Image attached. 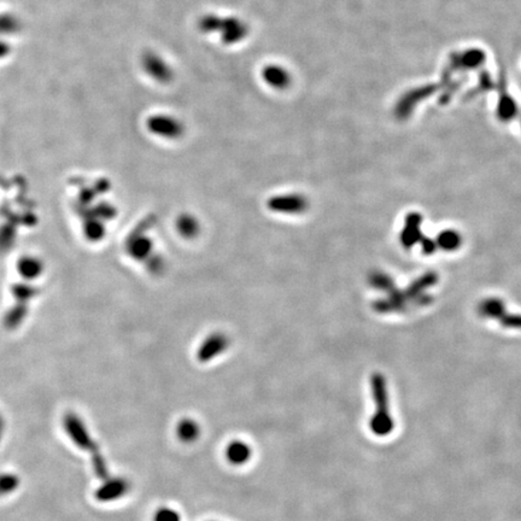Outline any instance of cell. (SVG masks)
<instances>
[{
    "label": "cell",
    "instance_id": "cell-1",
    "mask_svg": "<svg viewBox=\"0 0 521 521\" xmlns=\"http://www.w3.org/2000/svg\"><path fill=\"white\" fill-rule=\"evenodd\" d=\"M372 395L376 412L369 421V427L376 436L386 437L393 431L395 422L390 412L388 383L381 373H374L371 378Z\"/></svg>",
    "mask_w": 521,
    "mask_h": 521
},
{
    "label": "cell",
    "instance_id": "cell-2",
    "mask_svg": "<svg viewBox=\"0 0 521 521\" xmlns=\"http://www.w3.org/2000/svg\"><path fill=\"white\" fill-rule=\"evenodd\" d=\"M198 29L204 34L218 33L223 44L235 45L244 40L249 34V27L238 17H221L208 13L198 21Z\"/></svg>",
    "mask_w": 521,
    "mask_h": 521
},
{
    "label": "cell",
    "instance_id": "cell-3",
    "mask_svg": "<svg viewBox=\"0 0 521 521\" xmlns=\"http://www.w3.org/2000/svg\"><path fill=\"white\" fill-rule=\"evenodd\" d=\"M63 428L69 439L80 450L94 454L99 450V445L94 442L85 421L77 413L68 412L63 418Z\"/></svg>",
    "mask_w": 521,
    "mask_h": 521
},
{
    "label": "cell",
    "instance_id": "cell-4",
    "mask_svg": "<svg viewBox=\"0 0 521 521\" xmlns=\"http://www.w3.org/2000/svg\"><path fill=\"white\" fill-rule=\"evenodd\" d=\"M449 74L445 73V79H443L441 84H437V85H428L421 86L418 89H413L408 92L402 96V97L397 101L396 106H395V118L400 121H404V120H408L412 115L413 111L415 109L416 106L420 103L421 101H424L425 98H427L431 94H436L439 89H443L445 85V82L449 80Z\"/></svg>",
    "mask_w": 521,
    "mask_h": 521
},
{
    "label": "cell",
    "instance_id": "cell-5",
    "mask_svg": "<svg viewBox=\"0 0 521 521\" xmlns=\"http://www.w3.org/2000/svg\"><path fill=\"white\" fill-rule=\"evenodd\" d=\"M130 489V483L125 478L109 477L98 486L97 490L94 491V497L101 503H110L125 496Z\"/></svg>",
    "mask_w": 521,
    "mask_h": 521
},
{
    "label": "cell",
    "instance_id": "cell-6",
    "mask_svg": "<svg viewBox=\"0 0 521 521\" xmlns=\"http://www.w3.org/2000/svg\"><path fill=\"white\" fill-rule=\"evenodd\" d=\"M485 61H486V55L483 50L469 49L452 55L449 60L448 68L454 72H466V70L481 68Z\"/></svg>",
    "mask_w": 521,
    "mask_h": 521
},
{
    "label": "cell",
    "instance_id": "cell-7",
    "mask_svg": "<svg viewBox=\"0 0 521 521\" xmlns=\"http://www.w3.org/2000/svg\"><path fill=\"white\" fill-rule=\"evenodd\" d=\"M268 208L283 214H302L308 209V201L302 194L275 196L268 201Z\"/></svg>",
    "mask_w": 521,
    "mask_h": 521
},
{
    "label": "cell",
    "instance_id": "cell-8",
    "mask_svg": "<svg viewBox=\"0 0 521 521\" xmlns=\"http://www.w3.org/2000/svg\"><path fill=\"white\" fill-rule=\"evenodd\" d=\"M421 223H422V216L419 213H410L407 215V218H404L403 228L400 235L402 247L410 249L415 245L416 242H420L421 237H422Z\"/></svg>",
    "mask_w": 521,
    "mask_h": 521
},
{
    "label": "cell",
    "instance_id": "cell-9",
    "mask_svg": "<svg viewBox=\"0 0 521 521\" xmlns=\"http://www.w3.org/2000/svg\"><path fill=\"white\" fill-rule=\"evenodd\" d=\"M149 125L154 133L168 139H178L185 132V127L181 122L169 116H156L151 118Z\"/></svg>",
    "mask_w": 521,
    "mask_h": 521
},
{
    "label": "cell",
    "instance_id": "cell-10",
    "mask_svg": "<svg viewBox=\"0 0 521 521\" xmlns=\"http://www.w3.org/2000/svg\"><path fill=\"white\" fill-rule=\"evenodd\" d=\"M409 303L408 298L405 297L403 290L395 288L388 292V297L379 299L373 303V309L381 313V314H390V313H400L405 310L407 304Z\"/></svg>",
    "mask_w": 521,
    "mask_h": 521
},
{
    "label": "cell",
    "instance_id": "cell-11",
    "mask_svg": "<svg viewBox=\"0 0 521 521\" xmlns=\"http://www.w3.org/2000/svg\"><path fill=\"white\" fill-rule=\"evenodd\" d=\"M227 347H228V340H227L226 335H223V333L211 335L199 347L198 354H197L198 360L201 362H208V361L213 360L221 352H225Z\"/></svg>",
    "mask_w": 521,
    "mask_h": 521
},
{
    "label": "cell",
    "instance_id": "cell-12",
    "mask_svg": "<svg viewBox=\"0 0 521 521\" xmlns=\"http://www.w3.org/2000/svg\"><path fill=\"white\" fill-rule=\"evenodd\" d=\"M262 77L268 86L280 91L288 89L292 82L291 74L278 65H266L262 70Z\"/></svg>",
    "mask_w": 521,
    "mask_h": 521
},
{
    "label": "cell",
    "instance_id": "cell-13",
    "mask_svg": "<svg viewBox=\"0 0 521 521\" xmlns=\"http://www.w3.org/2000/svg\"><path fill=\"white\" fill-rule=\"evenodd\" d=\"M517 113H519V108H517V101L510 94H507V91L503 87L498 101H497V118L502 122H510L517 118Z\"/></svg>",
    "mask_w": 521,
    "mask_h": 521
},
{
    "label": "cell",
    "instance_id": "cell-14",
    "mask_svg": "<svg viewBox=\"0 0 521 521\" xmlns=\"http://www.w3.org/2000/svg\"><path fill=\"white\" fill-rule=\"evenodd\" d=\"M437 283H438V274L436 271H427L419 276L418 279L414 280L413 283L409 284V286L404 288L403 291L409 302H412V299L415 298L416 296L422 295L426 290L435 286Z\"/></svg>",
    "mask_w": 521,
    "mask_h": 521
},
{
    "label": "cell",
    "instance_id": "cell-15",
    "mask_svg": "<svg viewBox=\"0 0 521 521\" xmlns=\"http://www.w3.org/2000/svg\"><path fill=\"white\" fill-rule=\"evenodd\" d=\"M145 67L152 77L156 80L161 82H169L173 80V70L169 68V65L166 62L162 61L159 57L156 55H147L145 57Z\"/></svg>",
    "mask_w": 521,
    "mask_h": 521
},
{
    "label": "cell",
    "instance_id": "cell-16",
    "mask_svg": "<svg viewBox=\"0 0 521 521\" xmlns=\"http://www.w3.org/2000/svg\"><path fill=\"white\" fill-rule=\"evenodd\" d=\"M478 314L484 319L500 320L505 314V304L503 299L498 297H489L478 304Z\"/></svg>",
    "mask_w": 521,
    "mask_h": 521
},
{
    "label": "cell",
    "instance_id": "cell-17",
    "mask_svg": "<svg viewBox=\"0 0 521 521\" xmlns=\"http://www.w3.org/2000/svg\"><path fill=\"white\" fill-rule=\"evenodd\" d=\"M227 460L233 465H244L250 460L251 449L247 443L240 441L230 442L226 449Z\"/></svg>",
    "mask_w": 521,
    "mask_h": 521
},
{
    "label": "cell",
    "instance_id": "cell-18",
    "mask_svg": "<svg viewBox=\"0 0 521 521\" xmlns=\"http://www.w3.org/2000/svg\"><path fill=\"white\" fill-rule=\"evenodd\" d=\"M437 247L447 252L456 251L462 245V237L455 230H442L436 238Z\"/></svg>",
    "mask_w": 521,
    "mask_h": 521
},
{
    "label": "cell",
    "instance_id": "cell-19",
    "mask_svg": "<svg viewBox=\"0 0 521 521\" xmlns=\"http://www.w3.org/2000/svg\"><path fill=\"white\" fill-rule=\"evenodd\" d=\"M178 437L181 439L182 442H186V443H191V442L196 441L199 437V426L196 421L191 420V419H185L179 422Z\"/></svg>",
    "mask_w": 521,
    "mask_h": 521
},
{
    "label": "cell",
    "instance_id": "cell-20",
    "mask_svg": "<svg viewBox=\"0 0 521 521\" xmlns=\"http://www.w3.org/2000/svg\"><path fill=\"white\" fill-rule=\"evenodd\" d=\"M21 479L15 473H0V497L9 496L20 488Z\"/></svg>",
    "mask_w": 521,
    "mask_h": 521
},
{
    "label": "cell",
    "instance_id": "cell-21",
    "mask_svg": "<svg viewBox=\"0 0 521 521\" xmlns=\"http://www.w3.org/2000/svg\"><path fill=\"white\" fill-rule=\"evenodd\" d=\"M369 284L376 290L388 292V293L396 288L391 276L384 271H373L372 274L369 275Z\"/></svg>",
    "mask_w": 521,
    "mask_h": 521
},
{
    "label": "cell",
    "instance_id": "cell-22",
    "mask_svg": "<svg viewBox=\"0 0 521 521\" xmlns=\"http://www.w3.org/2000/svg\"><path fill=\"white\" fill-rule=\"evenodd\" d=\"M178 230L184 237L192 238L198 235L199 225L196 218H192L190 215H184L179 218Z\"/></svg>",
    "mask_w": 521,
    "mask_h": 521
},
{
    "label": "cell",
    "instance_id": "cell-23",
    "mask_svg": "<svg viewBox=\"0 0 521 521\" xmlns=\"http://www.w3.org/2000/svg\"><path fill=\"white\" fill-rule=\"evenodd\" d=\"M91 460H92V467H94V474L99 479H101V481L108 479L109 478V469H108L106 459L103 456L101 449L97 450L96 453L91 454Z\"/></svg>",
    "mask_w": 521,
    "mask_h": 521
},
{
    "label": "cell",
    "instance_id": "cell-24",
    "mask_svg": "<svg viewBox=\"0 0 521 521\" xmlns=\"http://www.w3.org/2000/svg\"><path fill=\"white\" fill-rule=\"evenodd\" d=\"M154 521H180V515L174 509L163 507L155 514Z\"/></svg>",
    "mask_w": 521,
    "mask_h": 521
},
{
    "label": "cell",
    "instance_id": "cell-25",
    "mask_svg": "<svg viewBox=\"0 0 521 521\" xmlns=\"http://www.w3.org/2000/svg\"><path fill=\"white\" fill-rule=\"evenodd\" d=\"M498 321L503 327L521 330V314H507L505 313Z\"/></svg>",
    "mask_w": 521,
    "mask_h": 521
},
{
    "label": "cell",
    "instance_id": "cell-26",
    "mask_svg": "<svg viewBox=\"0 0 521 521\" xmlns=\"http://www.w3.org/2000/svg\"><path fill=\"white\" fill-rule=\"evenodd\" d=\"M421 250L425 254H432L436 252L437 250V242L435 239L430 238V237H421L420 239Z\"/></svg>",
    "mask_w": 521,
    "mask_h": 521
},
{
    "label": "cell",
    "instance_id": "cell-27",
    "mask_svg": "<svg viewBox=\"0 0 521 521\" xmlns=\"http://www.w3.org/2000/svg\"><path fill=\"white\" fill-rule=\"evenodd\" d=\"M412 302L418 307H426L428 304L432 303L433 297L425 292L422 295L416 296L415 298L412 299Z\"/></svg>",
    "mask_w": 521,
    "mask_h": 521
},
{
    "label": "cell",
    "instance_id": "cell-28",
    "mask_svg": "<svg viewBox=\"0 0 521 521\" xmlns=\"http://www.w3.org/2000/svg\"><path fill=\"white\" fill-rule=\"evenodd\" d=\"M493 86V80L490 79V75L488 73H483L479 79V85H478V89L479 91H486V89H491Z\"/></svg>",
    "mask_w": 521,
    "mask_h": 521
},
{
    "label": "cell",
    "instance_id": "cell-29",
    "mask_svg": "<svg viewBox=\"0 0 521 521\" xmlns=\"http://www.w3.org/2000/svg\"><path fill=\"white\" fill-rule=\"evenodd\" d=\"M5 427L4 418L0 414V431H3Z\"/></svg>",
    "mask_w": 521,
    "mask_h": 521
},
{
    "label": "cell",
    "instance_id": "cell-30",
    "mask_svg": "<svg viewBox=\"0 0 521 521\" xmlns=\"http://www.w3.org/2000/svg\"><path fill=\"white\" fill-rule=\"evenodd\" d=\"M1 436H3V431H0V442H1Z\"/></svg>",
    "mask_w": 521,
    "mask_h": 521
}]
</instances>
